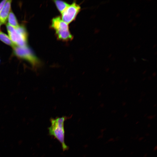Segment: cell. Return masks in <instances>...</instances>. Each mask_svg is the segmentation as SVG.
<instances>
[{"label":"cell","instance_id":"12","mask_svg":"<svg viewBox=\"0 0 157 157\" xmlns=\"http://www.w3.org/2000/svg\"><path fill=\"white\" fill-rule=\"evenodd\" d=\"M1 24V23L0 22V28Z\"/></svg>","mask_w":157,"mask_h":157},{"label":"cell","instance_id":"10","mask_svg":"<svg viewBox=\"0 0 157 157\" xmlns=\"http://www.w3.org/2000/svg\"><path fill=\"white\" fill-rule=\"evenodd\" d=\"M7 1L6 0H3L0 3V13Z\"/></svg>","mask_w":157,"mask_h":157},{"label":"cell","instance_id":"6","mask_svg":"<svg viewBox=\"0 0 157 157\" xmlns=\"http://www.w3.org/2000/svg\"><path fill=\"white\" fill-rule=\"evenodd\" d=\"M11 0H7L0 13V22L1 24L6 23L10 12Z\"/></svg>","mask_w":157,"mask_h":157},{"label":"cell","instance_id":"7","mask_svg":"<svg viewBox=\"0 0 157 157\" xmlns=\"http://www.w3.org/2000/svg\"><path fill=\"white\" fill-rule=\"evenodd\" d=\"M8 18V24L10 25L15 28H17L19 26L15 15L12 11L10 12Z\"/></svg>","mask_w":157,"mask_h":157},{"label":"cell","instance_id":"1","mask_svg":"<svg viewBox=\"0 0 157 157\" xmlns=\"http://www.w3.org/2000/svg\"><path fill=\"white\" fill-rule=\"evenodd\" d=\"M66 119L65 117L51 119V126L48 128L49 133L56 138L61 144L63 151L67 150L68 147L65 142L64 122Z\"/></svg>","mask_w":157,"mask_h":157},{"label":"cell","instance_id":"3","mask_svg":"<svg viewBox=\"0 0 157 157\" xmlns=\"http://www.w3.org/2000/svg\"><path fill=\"white\" fill-rule=\"evenodd\" d=\"M13 49L14 52L16 56L28 61L34 68H36L40 65V60L27 46L20 47L15 46L13 47Z\"/></svg>","mask_w":157,"mask_h":157},{"label":"cell","instance_id":"4","mask_svg":"<svg viewBox=\"0 0 157 157\" xmlns=\"http://www.w3.org/2000/svg\"><path fill=\"white\" fill-rule=\"evenodd\" d=\"M9 38L16 46L20 47L27 46V34L25 28L19 26L8 33Z\"/></svg>","mask_w":157,"mask_h":157},{"label":"cell","instance_id":"9","mask_svg":"<svg viewBox=\"0 0 157 157\" xmlns=\"http://www.w3.org/2000/svg\"><path fill=\"white\" fill-rule=\"evenodd\" d=\"M0 40L6 44L11 46L13 48L16 46L8 35L1 31H0Z\"/></svg>","mask_w":157,"mask_h":157},{"label":"cell","instance_id":"8","mask_svg":"<svg viewBox=\"0 0 157 157\" xmlns=\"http://www.w3.org/2000/svg\"><path fill=\"white\" fill-rule=\"evenodd\" d=\"M53 1L57 9L61 13L69 5L67 3L62 1L54 0Z\"/></svg>","mask_w":157,"mask_h":157},{"label":"cell","instance_id":"11","mask_svg":"<svg viewBox=\"0 0 157 157\" xmlns=\"http://www.w3.org/2000/svg\"><path fill=\"white\" fill-rule=\"evenodd\" d=\"M22 142V140H20L18 142V144L19 145L21 144Z\"/></svg>","mask_w":157,"mask_h":157},{"label":"cell","instance_id":"13","mask_svg":"<svg viewBox=\"0 0 157 157\" xmlns=\"http://www.w3.org/2000/svg\"><path fill=\"white\" fill-rule=\"evenodd\" d=\"M0 62H1V60H0Z\"/></svg>","mask_w":157,"mask_h":157},{"label":"cell","instance_id":"5","mask_svg":"<svg viewBox=\"0 0 157 157\" xmlns=\"http://www.w3.org/2000/svg\"><path fill=\"white\" fill-rule=\"evenodd\" d=\"M81 9L79 5L73 2L61 13V19L68 24L70 23L75 19Z\"/></svg>","mask_w":157,"mask_h":157},{"label":"cell","instance_id":"2","mask_svg":"<svg viewBox=\"0 0 157 157\" xmlns=\"http://www.w3.org/2000/svg\"><path fill=\"white\" fill-rule=\"evenodd\" d=\"M51 26L55 32L57 39L67 41L73 38L69 31L68 24L63 21L60 16L53 18L51 21Z\"/></svg>","mask_w":157,"mask_h":157}]
</instances>
